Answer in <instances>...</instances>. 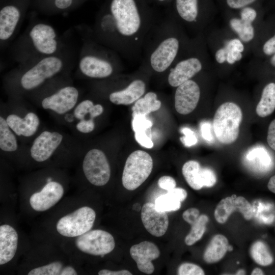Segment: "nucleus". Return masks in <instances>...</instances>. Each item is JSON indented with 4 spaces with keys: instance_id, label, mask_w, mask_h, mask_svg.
<instances>
[{
    "instance_id": "1",
    "label": "nucleus",
    "mask_w": 275,
    "mask_h": 275,
    "mask_svg": "<svg viewBox=\"0 0 275 275\" xmlns=\"http://www.w3.org/2000/svg\"><path fill=\"white\" fill-rule=\"evenodd\" d=\"M103 5L113 19L117 52L128 60L137 59L157 17L153 6L146 0H106Z\"/></svg>"
},
{
    "instance_id": "2",
    "label": "nucleus",
    "mask_w": 275,
    "mask_h": 275,
    "mask_svg": "<svg viewBox=\"0 0 275 275\" xmlns=\"http://www.w3.org/2000/svg\"><path fill=\"white\" fill-rule=\"evenodd\" d=\"M177 20L166 9L147 33L143 48L141 66L149 73L166 74L180 56L184 40Z\"/></svg>"
},
{
    "instance_id": "3",
    "label": "nucleus",
    "mask_w": 275,
    "mask_h": 275,
    "mask_svg": "<svg viewBox=\"0 0 275 275\" xmlns=\"http://www.w3.org/2000/svg\"><path fill=\"white\" fill-rule=\"evenodd\" d=\"M70 61L68 54L62 51L19 64L6 79L7 88L15 96L34 93L51 80L65 75Z\"/></svg>"
},
{
    "instance_id": "4",
    "label": "nucleus",
    "mask_w": 275,
    "mask_h": 275,
    "mask_svg": "<svg viewBox=\"0 0 275 275\" xmlns=\"http://www.w3.org/2000/svg\"><path fill=\"white\" fill-rule=\"evenodd\" d=\"M120 54L95 41L88 32L80 52L77 72L83 77L96 80L111 78L123 68Z\"/></svg>"
},
{
    "instance_id": "5",
    "label": "nucleus",
    "mask_w": 275,
    "mask_h": 275,
    "mask_svg": "<svg viewBox=\"0 0 275 275\" xmlns=\"http://www.w3.org/2000/svg\"><path fill=\"white\" fill-rule=\"evenodd\" d=\"M62 51L63 44L55 29L47 23L37 21L30 24L17 42L14 56L19 64Z\"/></svg>"
},
{
    "instance_id": "6",
    "label": "nucleus",
    "mask_w": 275,
    "mask_h": 275,
    "mask_svg": "<svg viewBox=\"0 0 275 275\" xmlns=\"http://www.w3.org/2000/svg\"><path fill=\"white\" fill-rule=\"evenodd\" d=\"M64 76L54 79L33 93L39 96L42 108L58 115L70 112L80 100L79 90Z\"/></svg>"
},
{
    "instance_id": "7",
    "label": "nucleus",
    "mask_w": 275,
    "mask_h": 275,
    "mask_svg": "<svg viewBox=\"0 0 275 275\" xmlns=\"http://www.w3.org/2000/svg\"><path fill=\"white\" fill-rule=\"evenodd\" d=\"M242 113L240 107L231 102L221 104L216 110L213 120V130L221 143L231 144L237 139Z\"/></svg>"
},
{
    "instance_id": "8",
    "label": "nucleus",
    "mask_w": 275,
    "mask_h": 275,
    "mask_svg": "<svg viewBox=\"0 0 275 275\" xmlns=\"http://www.w3.org/2000/svg\"><path fill=\"white\" fill-rule=\"evenodd\" d=\"M153 160L147 152L138 150L131 153L126 159L122 182L127 190H134L142 184L150 175Z\"/></svg>"
},
{
    "instance_id": "9",
    "label": "nucleus",
    "mask_w": 275,
    "mask_h": 275,
    "mask_svg": "<svg viewBox=\"0 0 275 275\" xmlns=\"http://www.w3.org/2000/svg\"><path fill=\"white\" fill-rule=\"evenodd\" d=\"M29 0H8L0 9L1 47L7 45L18 32Z\"/></svg>"
},
{
    "instance_id": "10",
    "label": "nucleus",
    "mask_w": 275,
    "mask_h": 275,
    "mask_svg": "<svg viewBox=\"0 0 275 275\" xmlns=\"http://www.w3.org/2000/svg\"><path fill=\"white\" fill-rule=\"evenodd\" d=\"M67 137L60 131L45 130L34 139L30 148L32 158L43 162L51 158L57 152L64 151L68 146Z\"/></svg>"
},
{
    "instance_id": "11",
    "label": "nucleus",
    "mask_w": 275,
    "mask_h": 275,
    "mask_svg": "<svg viewBox=\"0 0 275 275\" xmlns=\"http://www.w3.org/2000/svg\"><path fill=\"white\" fill-rule=\"evenodd\" d=\"M95 218L96 213L92 208L82 207L61 217L56 224V229L63 236L78 237L91 229Z\"/></svg>"
},
{
    "instance_id": "12",
    "label": "nucleus",
    "mask_w": 275,
    "mask_h": 275,
    "mask_svg": "<svg viewBox=\"0 0 275 275\" xmlns=\"http://www.w3.org/2000/svg\"><path fill=\"white\" fill-rule=\"evenodd\" d=\"M84 174L92 184L102 186L111 177V168L107 157L103 150L91 149L86 153L82 164Z\"/></svg>"
},
{
    "instance_id": "13",
    "label": "nucleus",
    "mask_w": 275,
    "mask_h": 275,
    "mask_svg": "<svg viewBox=\"0 0 275 275\" xmlns=\"http://www.w3.org/2000/svg\"><path fill=\"white\" fill-rule=\"evenodd\" d=\"M75 245L85 253L103 256L113 251L115 242L109 232L96 229L90 230L78 236L75 240Z\"/></svg>"
},
{
    "instance_id": "14",
    "label": "nucleus",
    "mask_w": 275,
    "mask_h": 275,
    "mask_svg": "<svg viewBox=\"0 0 275 275\" xmlns=\"http://www.w3.org/2000/svg\"><path fill=\"white\" fill-rule=\"evenodd\" d=\"M72 111L75 119V128L80 133L92 132L95 128V119L103 113L104 107L101 104L95 103L90 99L79 100Z\"/></svg>"
},
{
    "instance_id": "15",
    "label": "nucleus",
    "mask_w": 275,
    "mask_h": 275,
    "mask_svg": "<svg viewBox=\"0 0 275 275\" xmlns=\"http://www.w3.org/2000/svg\"><path fill=\"white\" fill-rule=\"evenodd\" d=\"M203 68V63L200 58L190 55L185 58L176 60L166 72L168 84L174 88L191 79Z\"/></svg>"
},
{
    "instance_id": "16",
    "label": "nucleus",
    "mask_w": 275,
    "mask_h": 275,
    "mask_svg": "<svg viewBox=\"0 0 275 275\" xmlns=\"http://www.w3.org/2000/svg\"><path fill=\"white\" fill-rule=\"evenodd\" d=\"M210 6V0H173L167 9L177 20L196 24Z\"/></svg>"
},
{
    "instance_id": "17",
    "label": "nucleus",
    "mask_w": 275,
    "mask_h": 275,
    "mask_svg": "<svg viewBox=\"0 0 275 275\" xmlns=\"http://www.w3.org/2000/svg\"><path fill=\"white\" fill-rule=\"evenodd\" d=\"M14 111L5 117L10 128L20 138H31L38 131L40 120L38 115L33 111L23 112Z\"/></svg>"
},
{
    "instance_id": "18",
    "label": "nucleus",
    "mask_w": 275,
    "mask_h": 275,
    "mask_svg": "<svg viewBox=\"0 0 275 275\" xmlns=\"http://www.w3.org/2000/svg\"><path fill=\"white\" fill-rule=\"evenodd\" d=\"M176 88L174 95L176 111L181 115L191 113L197 106L200 98L199 85L191 79Z\"/></svg>"
},
{
    "instance_id": "19",
    "label": "nucleus",
    "mask_w": 275,
    "mask_h": 275,
    "mask_svg": "<svg viewBox=\"0 0 275 275\" xmlns=\"http://www.w3.org/2000/svg\"><path fill=\"white\" fill-rule=\"evenodd\" d=\"M47 178V182L40 191L33 194L30 198L32 208L37 211H46L56 205L64 195L62 184Z\"/></svg>"
},
{
    "instance_id": "20",
    "label": "nucleus",
    "mask_w": 275,
    "mask_h": 275,
    "mask_svg": "<svg viewBox=\"0 0 275 275\" xmlns=\"http://www.w3.org/2000/svg\"><path fill=\"white\" fill-rule=\"evenodd\" d=\"M234 210L240 212L246 220H250L253 217L251 204L245 198L238 196L236 198L228 197L222 199L215 209L214 218L218 223L224 224Z\"/></svg>"
},
{
    "instance_id": "21",
    "label": "nucleus",
    "mask_w": 275,
    "mask_h": 275,
    "mask_svg": "<svg viewBox=\"0 0 275 275\" xmlns=\"http://www.w3.org/2000/svg\"><path fill=\"white\" fill-rule=\"evenodd\" d=\"M141 219L147 231L155 237L163 236L169 226V218L166 212L156 208L155 204L148 202L141 209Z\"/></svg>"
},
{
    "instance_id": "22",
    "label": "nucleus",
    "mask_w": 275,
    "mask_h": 275,
    "mask_svg": "<svg viewBox=\"0 0 275 275\" xmlns=\"http://www.w3.org/2000/svg\"><path fill=\"white\" fill-rule=\"evenodd\" d=\"M131 258L135 261L140 271L150 274L154 271L152 261L160 256V251L153 243L144 241L132 245L129 250Z\"/></svg>"
},
{
    "instance_id": "23",
    "label": "nucleus",
    "mask_w": 275,
    "mask_h": 275,
    "mask_svg": "<svg viewBox=\"0 0 275 275\" xmlns=\"http://www.w3.org/2000/svg\"><path fill=\"white\" fill-rule=\"evenodd\" d=\"M144 69L141 76L138 75L126 89L108 92L107 98L110 102L116 105H129L140 98L146 93L147 87L146 80L141 76L147 70Z\"/></svg>"
},
{
    "instance_id": "24",
    "label": "nucleus",
    "mask_w": 275,
    "mask_h": 275,
    "mask_svg": "<svg viewBox=\"0 0 275 275\" xmlns=\"http://www.w3.org/2000/svg\"><path fill=\"white\" fill-rule=\"evenodd\" d=\"M18 240V234L14 228L7 224L0 226V265L6 264L13 258Z\"/></svg>"
},
{
    "instance_id": "25",
    "label": "nucleus",
    "mask_w": 275,
    "mask_h": 275,
    "mask_svg": "<svg viewBox=\"0 0 275 275\" xmlns=\"http://www.w3.org/2000/svg\"><path fill=\"white\" fill-rule=\"evenodd\" d=\"M187 195L184 189L175 187L156 198L155 201L156 208L166 212L177 211L180 208L181 202L185 200Z\"/></svg>"
},
{
    "instance_id": "26",
    "label": "nucleus",
    "mask_w": 275,
    "mask_h": 275,
    "mask_svg": "<svg viewBox=\"0 0 275 275\" xmlns=\"http://www.w3.org/2000/svg\"><path fill=\"white\" fill-rule=\"evenodd\" d=\"M228 240L224 235L222 234L214 235L204 251L203 254L204 261L208 264L219 261L228 251Z\"/></svg>"
},
{
    "instance_id": "27",
    "label": "nucleus",
    "mask_w": 275,
    "mask_h": 275,
    "mask_svg": "<svg viewBox=\"0 0 275 275\" xmlns=\"http://www.w3.org/2000/svg\"><path fill=\"white\" fill-rule=\"evenodd\" d=\"M133 118L132 126L136 141L143 147L152 148L153 143L147 133L152 126V122L144 115H135Z\"/></svg>"
},
{
    "instance_id": "28",
    "label": "nucleus",
    "mask_w": 275,
    "mask_h": 275,
    "mask_svg": "<svg viewBox=\"0 0 275 275\" xmlns=\"http://www.w3.org/2000/svg\"><path fill=\"white\" fill-rule=\"evenodd\" d=\"M161 106V101L158 99L157 94L154 92H148L135 102L132 107L133 116L135 115L146 116L157 111Z\"/></svg>"
},
{
    "instance_id": "29",
    "label": "nucleus",
    "mask_w": 275,
    "mask_h": 275,
    "mask_svg": "<svg viewBox=\"0 0 275 275\" xmlns=\"http://www.w3.org/2000/svg\"><path fill=\"white\" fill-rule=\"evenodd\" d=\"M18 136L10 128L3 115L0 116V149L6 153L18 150Z\"/></svg>"
},
{
    "instance_id": "30",
    "label": "nucleus",
    "mask_w": 275,
    "mask_h": 275,
    "mask_svg": "<svg viewBox=\"0 0 275 275\" xmlns=\"http://www.w3.org/2000/svg\"><path fill=\"white\" fill-rule=\"evenodd\" d=\"M274 109L275 84L270 82L264 88L256 112L259 117H265L272 113Z\"/></svg>"
},
{
    "instance_id": "31",
    "label": "nucleus",
    "mask_w": 275,
    "mask_h": 275,
    "mask_svg": "<svg viewBox=\"0 0 275 275\" xmlns=\"http://www.w3.org/2000/svg\"><path fill=\"white\" fill-rule=\"evenodd\" d=\"M43 10L50 13L67 12L88 0H37Z\"/></svg>"
},
{
    "instance_id": "32",
    "label": "nucleus",
    "mask_w": 275,
    "mask_h": 275,
    "mask_svg": "<svg viewBox=\"0 0 275 275\" xmlns=\"http://www.w3.org/2000/svg\"><path fill=\"white\" fill-rule=\"evenodd\" d=\"M250 253L253 260L260 265L268 266L273 262V256L268 246L262 241L254 242L250 248Z\"/></svg>"
},
{
    "instance_id": "33",
    "label": "nucleus",
    "mask_w": 275,
    "mask_h": 275,
    "mask_svg": "<svg viewBox=\"0 0 275 275\" xmlns=\"http://www.w3.org/2000/svg\"><path fill=\"white\" fill-rule=\"evenodd\" d=\"M201 168L200 163L195 160L186 162L182 168V173L186 181L195 190L203 188L200 183Z\"/></svg>"
},
{
    "instance_id": "34",
    "label": "nucleus",
    "mask_w": 275,
    "mask_h": 275,
    "mask_svg": "<svg viewBox=\"0 0 275 275\" xmlns=\"http://www.w3.org/2000/svg\"><path fill=\"white\" fill-rule=\"evenodd\" d=\"M208 221L209 218L207 215L202 214L191 225L190 231L185 236L184 239V242L187 245H192L201 239L205 232L206 225Z\"/></svg>"
},
{
    "instance_id": "35",
    "label": "nucleus",
    "mask_w": 275,
    "mask_h": 275,
    "mask_svg": "<svg viewBox=\"0 0 275 275\" xmlns=\"http://www.w3.org/2000/svg\"><path fill=\"white\" fill-rule=\"evenodd\" d=\"M230 24L242 41L248 42L253 39L254 29L252 22L244 21L240 18H233L230 20Z\"/></svg>"
},
{
    "instance_id": "36",
    "label": "nucleus",
    "mask_w": 275,
    "mask_h": 275,
    "mask_svg": "<svg viewBox=\"0 0 275 275\" xmlns=\"http://www.w3.org/2000/svg\"><path fill=\"white\" fill-rule=\"evenodd\" d=\"M63 264L60 261H54L31 270L28 275H61Z\"/></svg>"
},
{
    "instance_id": "37",
    "label": "nucleus",
    "mask_w": 275,
    "mask_h": 275,
    "mask_svg": "<svg viewBox=\"0 0 275 275\" xmlns=\"http://www.w3.org/2000/svg\"><path fill=\"white\" fill-rule=\"evenodd\" d=\"M179 275H204L203 269L199 265L191 263L181 264L177 270Z\"/></svg>"
},
{
    "instance_id": "38",
    "label": "nucleus",
    "mask_w": 275,
    "mask_h": 275,
    "mask_svg": "<svg viewBox=\"0 0 275 275\" xmlns=\"http://www.w3.org/2000/svg\"><path fill=\"white\" fill-rule=\"evenodd\" d=\"M216 182V177L214 172L210 169L202 168L200 173V183L202 186L210 187Z\"/></svg>"
},
{
    "instance_id": "39",
    "label": "nucleus",
    "mask_w": 275,
    "mask_h": 275,
    "mask_svg": "<svg viewBox=\"0 0 275 275\" xmlns=\"http://www.w3.org/2000/svg\"><path fill=\"white\" fill-rule=\"evenodd\" d=\"M253 4L240 9L239 14L240 18L245 21L253 22L257 16V11L253 7Z\"/></svg>"
},
{
    "instance_id": "40",
    "label": "nucleus",
    "mask_w": 275,
    "mask_h": 275,
    "mask_svg": "<svg viewBox=\"0 0 275 275\" xmlns=\"http://www.w3.org/2000/svg\"><path fill=\"white\" fill-rule=\"evenodd\" d=\"M226 7L232 9L238 10L247 6L254 4L258 0H221Z\"/></svg>"
},
{
    "instance_id": "41",
    "label": "nucleus",
    "mask_w": 275,
    "mask_h": 275,
    "mask_svg": "<svg viewBox=\"0 0 275 275\" xmlns=\"http://www.w3.org/2000/svg\"><path fill=\"white\" fill-rule=\"evenodd\" d=\"M181 131L184 136L181 137V140L185 146L190 147L197 143L198 139L196 135L190 129L184 127L182 129Z\"/></svg>"
},
{
    "instance_id": "42",
    "label": "nucleus",
    "mask_w": 275,
    "mask_h": 275,
    "mask_svg": "<svg viewBox=\"0 0 275 275\" xmlns=\"http://www.w3.org/2000/svg\"><path fill=\"white\" fill-rule=\"evenodd\" d=\"M158 184L160 188L169 191L176 187V182L173 177L163 176L159 179Z\"/></svg>"
},
{
    "instance_id": "43",
    "label": "nucleus",
    "mask_w": 275,
    "mask_h": 275,
    "mask_svg": "<svg viewBox=\"0 0 275 275\" xmlns=\"http://www.w3.org/2000/svg\"><path fill=\"white\" fill-rule=\"evenodd\" d=\"M200 216L199 210L196 208H190L186 210L182 214L184 220L190 225H193Z\"/></svg>"
},
{
    "instance_id": "44",
    "label": "nucleus",
    "mask_w": 275,
    "mask_h": 275,
    "mask_svg": "<svg viewBox=\"0 0 275 275\" xmlns=\"http://www.w3.org/2000/svg\"><path fill=\"white\" fill-rule=\"evenodd\" d=\"M211 128L212 126L209 122H204L201 125L202 136L208 142H211L213 140Z\"/></svg>"
},
{
    "instance_id": "45",
    "label": "nucleus",
    "mask_w": 275,
    "mask_h": 275,
    "mask_svg": "<svg viewBox=\"0 0 275 275\" xmlns=\"http://www.w3.org/2000/svg\"><path fill=\"white\" fill-rule=\"evenodd\" d=\"M267 141L269 147L275 151V119L272 120L269 125Z\"/></svg>"
},
{
    "instance_id": "46",
    "label": "nucleus",
    "mask_w": 275,
    "mask_h": 275,
    "mask_svg": "<svg viewBox=\"0 0 275 275\" xmlns=\"http://www.w3.org/2000/svg\"><path fill=\"white\" fill-rule=\"evenodd\" d=\"M263 51L265 54L268 56L275 53V35L264 43Z\"/></svg>"
},
{
    "instance_id": "47",
    "label": "nucleus",
    "mask_w": 275,
    "mask_h": 275,
    "mask_svg": "<svg viewBox=\"0 0 275 275\" xmlns=\"http://www.w3.org/2000/svg\"><path fill=\"white\" fill-rule=\"evenodd\" d=\"M99 275H132L127 270L123 269L118 271H112L108 269H102L98 272Z\"/></svg>"
},
{
    "instance_id": "48",
    "label": "nucleus",
    "mask_w": 275,
    "mask_h": 275,
    "mask_svg": "<svg viewBox=\"0 0 275 275\" xmlns=\"http://www.w3.org/2000/svg\"><path fill=\"white\" fill-rule=\"evenodd\" d=\"M227 52L224 47L220 48L215 53V59L220 64L224 63L227 59Z\"/></svg>"
},
{
    "instance_id": "49",
    "label": "nucleus",
    "mask_w": 275,
    "mask_h": 275,
    "mask_svg": "<svg viewBox=\"0 0 275 275\" xmlns=\"http://www.w3.org/2000/svg\"><path fill=\"white\" fill-rule=\"evenodd\" d=\"M150 5L156 6H164L168 7L173 0H146Z\"/></svg>"
},
{
    "instance_id": "50",
    "label": "nucleus",
    "mask_w": 275,
    "mask_h": 275,
    "mask_svg": "<svg viewBox=\"0 0 275 275\" xmlns=\"http://www.w3.org/2000/svg\"><path fill=\"white\" fill-rule=\"evenodd\" d=\"M77 272L75 269L71 266H67L63 268L61 275H76Z\"/></svg>"
},
{
    "instance_id": "51",
    "label": "nucleus",
    "mask_w": 275,
    "mask_h": 275,
    "mask_svg": "<svg viewBox=\"0 0 275 275\" xmlns=\"http://www.w3.org/2000/svg\"><path fill=\"white\" fill-rule=\"evenodd\" d=\"M267 187L270 191L275 194V175L270 178L267 184Z\"/></svg>"
},
{
    "instance_id": "52",
    "label": "nucleus",
    "mask_w": 275,
    "mask_h": 275,
    "mask_svg": "<svg viewBox=\"0 0 275 275\" xmlns=\"http://www.w3.org/2000/svg\"><path fill=\"white\" fill-rule=\"evenodd\" d=\"M263 271L259 268H255L252 272V275H263L264 274Z\"/></svg>"
},
{
    "instance_id": "53",
    "label": "nucleus",
    "mask_w": 275,
    "mask_h": 275,
    "mask_svg": "<svg viewBox=\"0 0 275 275\" xmlns=\"http://www.w3.org/2000/svg\"><path fill=\"white\" fill-rule=\"evenodd\" d=\"M271 64L275 67V53L273 54L272 57L270 59Z\"/></svg>"
},
{
    "instance_id": "54",
    "label": "nucleus",
    "mask_w": 275,
    "mask_h": 275,
    "mask_svg": "<svg viewBox=\"0 0 275 275\" xmlns=\"http://www.w3.org/2000/svg\"><path fill=\"white\" fill-rule=\"evenodd\" d=\"M245 272L243 269H240L236 273V274H245Z\"/></svg>"
},
{
    "instance_id": "55",
    "label": "nucleus",
    "mask_w": 275,
    "mask_h": 275,
    "mask_svg": "<svg viewBox=\"0 0 275 275\" xmlns=\"http://www.w3.org/2000/svg\"><path fill=\"white\" fill-rule=\"evenodd\" d=\"M233 250V247L229 245L228 251H231Z\"/></svg>"
}]
</instances>
